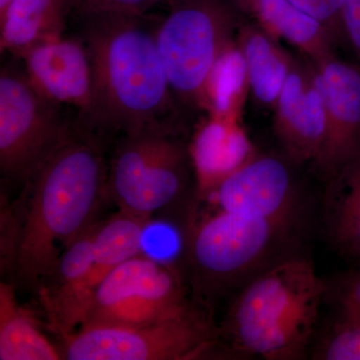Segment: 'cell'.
<instances>
[{
    "label": "cell",
    "instance_id": "obj_25",
    "mask_svg": "<svg viewBox=\"0 0 360 360\" xmlns=\"http://www.w3.org/2000/svg\"><path fill=\"white\" fill-rule=\"evenodd\" d=\"M341 14L348 49L354 52L360 65V0H343Z\"/></svg>",
    "mask_w": 360,
    "mask_h": 360
},
{
    "label": "cell",
    "instance_id": "obj_16",
    "mask_svg": "<svg viewBox=\"0 0 360 360\" xmlns=\"http://www.w3.org/2000/svg\"><path fill=\"white\" fill-rule=\"evenodd\" d=\"M241 15L274 39L292 44L314 65L335 56L328 30L290 0H232Z\"/></svg>",
    "mask_w": 360,
    "mask_h": 360
},
{
    "label": "cell",
    "instance_id": "obj_20",
    "mask_svg": "<svg viewBox=\"0 0 360 360\" xmlns=\"http://www.w3.org/2000/svg\"><path fill=\"white\" fill-rule=\"evenodd\" d=\"M63 352L16 302L13 285H0V360H58Z\"/></svg>",
    "mask_w": 360,
    "mask_h": 360
},
{
    "label": "cell",
    "instance_id": "obj_3",
    "mask_svg": "<svg viewBox=\"0 0 360 360\" xmlns=\"http://www.w3.org/2000/svg\"><path fill=\"white\" fill-rule=\"evenodd\" d=\"M326 286L310 262L291 259L264 272L232 307L236 349L267 360L302 359L319 319Z\"/></svg>",
    "mask_w": 360,
    "mask_h": 360
},
{
    "label": "cell",
    "instance_id": "obj_18",
    "mask_svg": "<svg viewBox=\"0 0 360 360\" xmlns=\"http://www.w3.org/2000/svg\"><path fill=\"white\" fill-rule=\"evenodd\" d=\"M70 0H13L0 15L1 51L18 58L39 46L61 39Z\"/></svg>",
    "mask_w": 360,
    "mask_h": 360
},
{
    "label": "cell",
    "instance_id": "obj_23",
    "mask_svg": "<svg viewBox=\"0 0 360 360\" xmlns=\"http://www.w3.org/2000/svg\"><path fill=\"white\" fill-rule=\"evenodd\" d=\"M296 6L309 14L326 27L336 47L347 49L342 25L343 0H290Z\"/></svg>",
    "mask_w": 360,
    "mask_h": 360
},
{
    "label": "cell",
    "instance_id": "obj_5",
    "mask_svg": "<svg viewBox=\"0 0 360 360\" xmlns=\"http://www.w3.org/2000/svg\"><path fill=\"white\" fill-rule=\"evenodd\" d=\"M191 174L188 146L176 130L123 136L108 167V195L120 212L148 222L179 200Z\"/></svg>",
    "mask_w": 360,
    "mask_h": 360
},
{
    "label": "cell",
    "instance_id": "obj_15",
    "mask_svg": "<svg viewBox=\"0 0 360 360\" xmlns=\"http://www.w3.org/2000/svg\"><path fill=\"white\" fill-rule=\"evenodd\" d=\"M196 191L205 200L257 153L239 118L208 116L188 144Z\"/></svg>",
    "mask_w": 360,
    "mask_h": 360
},
{
    "label": "cell",
    "instance_id": "obj_8",
    "mask_svg": "<svg viewBox=\"0 0 360 360\" xmlns=\"http://www.w3.org/2000/svg\"><path fill=\"white\" fill-rule=\"evenodd\" d=\"M63 359L184 360L213 347L215 333L194 309L136 328H86L63 338Z\"/></svg>",
    "mask_w": 360,
    "mask_h": 360
},
{
    "label": "cell",
    "instance_id": "obj_14",
    "mask_svg": "<svg viewBox=\"0 0 360 360\" xmlns=\"http://www.w3.org/2000/svg\"><path fill=\"white\" fill-rule=\"evenodd\" d=\"M21 59L26 77L42 96L77 108L82 117L89 112L94 77L84 42L61 37L30 49Z\"/></svg>",
    "mask_w": 360,
    "mask_h": 360
},
{
    "label": "cell",
    "instance_id": "obj_9",
    "mask_svg": "<svg viewBox=\"0 0 360 360\" xmlns=\"http://www.w3.org/2000/svg\"><path fill=\"white\" fill-rule=\"evenodd\" d=\"M288 219H248L217 210L191 233V257L202 278L222 283L264 257Z\"/></svg>",
    "mask_w": 360,
    "mask_h": 360
},
{
    "label": "cell",
    "instance_id": "obj_17",
    "mask_svg": "<svg viewBox=\"0 0 360 360\" xmlns=\"http://www.w3.org/2000/svg\"><path fill=\"white\" fill-rule=\"evenodd\" d=\"M236 40L245 58L251 98L259 108L274 110L295 58L250 20L241 21Z\"/></svg>",
    "mask_w": 360,
    "mask_h": 360
},
{
    "label": "cell",
    "instance_id": "obj_6",
    "mask_svg": "<svg viewBox=\"0 0 360 360\" xmlns=\"http://www.w3.org/2000/svg\"><path fill=\"white\" fill-rule=\"evenodd\" d=\"M191 309L177 272L141 251L99 284L78 329L136 328Z\"/></svg>",
    "mask_w": 360,
    "mask_h": 360
},
{
    "label": "cell",
    "instance_id": "obj_1",
    "mask_svg": "<svg viewBox=\"0 0 360 360\" xmlns=\"http://www.w3.org/2000/svg\"><path fill=\"white\" fill-rule=\"evenodd\" d=\"M108 174L96 134L79 127L26 184L27 205L13 248L18 283L39 290L63 251L97 222L108 198Z\"/></svg>",
    "mask_w": 360,
    "mask_h": 360
},
{
    "label": "cell",
    "instance_id": "obj_4",
    "mask_svg": "<svg viewBox=\"0 0 360 360\" xmlns=\"http://www.w3.org/2000/svg\"><path fill=\"white\" fill-rule=\"evenodd\" d=\"M155 30L156 45L175 103L205 111V87L232 40L241 15L232 0H168ZM179 106V105H177Z\"/></svg>",
    "mask_w": 360,
    "mask_h": 360
},
{
    "label": "cell",
    "instance_id": "obj_19",
    "mask_svg": "<svg viewBox=\"0 0 360 360\" xmlns=\"http://www.w3.org/2000/svg\"><path fill=\"white\" fill-rule=\"evenodd\" d=\"M324 200L329 238L341 252L360 259V160L329 180Z\"/></svg>",
    "mask_w": 360,
    "mask_h": 360
},
{
    "label": "cell",
    "instance_id": "obj_22",
    "mask_svg": "<svg viewBox=\"0 0 360 360\" xmlns=\"http://www.w3.org/2000/svg\"><path fill=\"white\" fill-rule=\"evenodd\" d=\"M317 359L360 360V321L343 315L319 348Z\"/></svg>",
    "mask_w": 360,
    "mask_h": 360
},
{
    "label": "cell",
    "instance_id": "obj_11",
    "mask_svg": "<svg viewBox=\"0 0 360 360\" xmlns=\"http://www.w3.org/2000/svg\"><path fill=\"white\" fill-rule=\"evenodd\" d=\"M290 163L257 151L205 200L212 201L217 210L248 219H288L295 198Z\"/></svg>",
    "mask_w": 360,
    "mask_h": 360
},
{
    "label": "cell",
    "instance_id": "obj_27",
    "mask_svg": "<svg viewBox=\"0 0 360 360\" xmlns=\"http://www.w3.org/2000/svg\"><path fill=\"white\" fill-rule=\"evenodd\" d=\"M13 0H0V15H2Z\"/></svg>",
    "mask_w": 360,
    "mask_h": 360
},
{
    "label": "cell",
    "instance_id": "obj_24",
    "mask_svg": "<svg viewBox=\"0 0 360 360\" xmlns=\"http://www.w3.org/2000/svg\"><path fill=\"white\" fill-rule=\"evenodd\" d=\"M71 6L82 14L118 13L142 16L161 0H70Z\"/></svg>",
    "mask_w": 360,
    "mask_h": 360
},
{
    "label": "cell",
    "instance_id": "obj_12",
    "mask_svg": "<svg viewBox=\"0 0 360 360\" xmlns=\"http://www.w3.org/2000/svg\"><path fill=\"white\" fill-rule=\"evenodd\" d=\"M274 111V132L286 160L314 163L326 139V113L311 61L295 58Z\"/></svg>",
    "mask_w": 360,
    "mask_h": 360
},
{
    "label": "cell",
    "instance_id": "obj_13",
    "mask_svg": "<svg viewBox=\"0 0 360 360\" xmlns=\"http://www.w3.org/2000/svg\"><path fill=\"white\" fill-rule=\"evenodd\" d=\"M146 225V220L120 212L99 222L89 272L75 293L49 316L52 328L61 338L82 326L94 292L104 278L125 260L143 251Z\"/></svg>",
    "mask_w": 360,
    "mask_h": 360
},
{
    "label": "cell",
    "instance_id": "obj_10",
    "mask_svg": "<svg viewBox=\"0 0 360 360\" xmlns=\"http://www.w3.org/2000/svg\"><path fill=\"white\" fill-rule=\"evenodd\" d=\"M314 68L326 105V132L314 165L328 182L360 160V65L335 56Z\"/></svg>",
    "mask_w": 360,
    "mask_h": 360
},
{
    "label": "cell",
    "instance_id": "obj_26",
    "mask_svg": "<svg viewBox=\"0 0 360 360\" xmlns=\"http://www.w3.org/2000/svg\"><path fill=\"white\" fill-rule=\"evenodd\" d=\"M343 315L360 321V274L352 279L340 296Z\"/></svg>",
    "mask_w": 360,
    "mask_h": 360
},
{
    "label": "cell",
    "instance_id": "obj_21",
    "mask_svg": "<svg viewBox=\"0 0 360 360\" xmlns=\"http://www.w3.org/2000/svg\"><path fill=\"white\" fill-rule=\"evenodd\" d=\"M250 96L245 58L234 39L220 54L206 80L205 112L208 116L243 120Z\"/></svg>",
    "mask_w": 360,
    "mask_h": 360
},
{
    "label": "cell",
    "instance_id": "obj_7",
    "mask_svg": "<svg viewBox=\"0 0 360 360\" xmlns=\"http://www.w3.org/2000/svg\"><path fill=\"white\" fill-rule=\"evenodd\" d=\"M58 105L37 92L25 72L1 68L0 169L6 179L27 184L72 135Z\"/></svg>",
    "mask_w": 360,
    "mask_h": 360
},
{
    "label": "cell",
    "instance_id": "obj_2",
    "mask_svg": "<svg viewBox=\"0 0 360 360\" xmlns=\"http://www.w3.org/2000/svg\"><path fill=\"white\" fill-rule=\"evenodd\" d=\"M84 16V42L91 61L94 96L82 127L123 136L176 130L177 104L161 60L155 32L142 16Z\"/></svg>",
    "mask_w": 360,
    "mask_h": 360
}]
</instances>
